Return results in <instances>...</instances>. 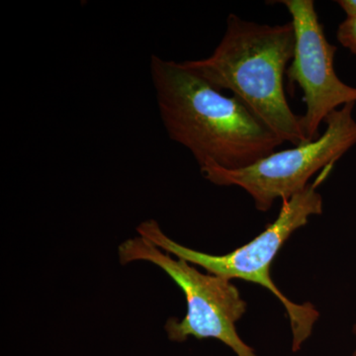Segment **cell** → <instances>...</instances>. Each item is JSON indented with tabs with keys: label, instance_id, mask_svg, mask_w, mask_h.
I'll return each mask as SVG.
<instances>
[{
	"label": "cell",
	"instance_id": "1",
	"mask_svg": "<svg viewBox=\"0 0 356 356\" xmlns=\"http://www.w3.org/2000/svg\"><path fill=\"white\" fill-rule=\"evenodd\" d=\"M151 76L168 137L200 168L241 170L284 144L236 96L222 95L181 63L154 55Z\"/></svg>",
	"mask_w": 356,
	"mask_h": 356
},
{
	"label": "cell",
	"instance_id": "2",
	"mask_svg": "<svg viewBox=\"0 0 356 356\" xmlns=\"http://www.w3.org/2000/svg\"><path fill=\"white\" fill-rule=\"evenodd\" d=\"M295 50L291 21L259 24L236 14L210 57L181 64L219 91H231L282 142L294 147L310 143L302 116L288 104L284 76Z\"/></svg>",
	"mask_w": 356,
	"mask_h": 356
},
{
	"label": "cell",
	"instance_id": "3",
	"mask_svg": "<svg viewBox=\"0 0 356 356\" xmlns=\"http://www.w3.org/2000/svg\"><path fill=\"white\" fill-rule=\"evenodd\" d=\"M332 168L322 170L315 182L282 201L275 221L247 245L224 255H214L180 245L161 231L158 222L147 220L137 228L139 236L177 259L203 267L208 273L226 280H243L266 288L287 312L292 330V350L297 353L310 337L320 313L311 303L296 304L287 298L271 280L270 266L288 238L296 229L306 226L309 218L323 213V197L317 187L327 177Z\"/></svg>",
	"mask_w": 356,
	"mask_h": 356
},
{
	"label": "cell",
	"instance_id": "4",
	"mask_svg": "<svg viewBox=\"0 0 356 356\" xmlns=\"http://www.w3.org/2000/svg\"><path fill=\"white\" fill-rule=\"evenodd\" d=\"M118 254L122 264L143 261L159 267L184 293L186 315L181 321L170 318L165 325L170 341L184 343L191 337L215 339L238 356H257L236 332V322L245 315L247 302L231 280L200 273L193 264L172 259L140 236L122 243Z\"/></svg>",
	"mask_w": 356,
	"mask_h": 356
},
{
	"label": "cell",
	"instance_id": "5",
	"mask_svg": "<svg viewBox=\"0 0 356 356\" xmlns=\"http://www.w3.org/2000/svg\"><path fill=\"white\" fill-rule=\"evenodd\" d=\"M355 103L344 105L325 119L327 129L318 139L274 152L254 165L228 170L219 166L201 168L205 179L218 186H236L254 199L255 208L267 212L277 199L291 198L310 184L315 173L332 168L356 145Z\"/></svg>",
	"mask_w": 356,
	"mask_h": 356
},
{
	"label": "cell",
	"instance_id": "6",
	"mask_svg": "<svg viewBox=\"0 0 356 356\" xmlns=\"http://www.w3.org/2000/svg\"><path fill=\"white\" fill-rule=\"evenodd\" d=\"M291 15L295 31L294 57L286 70L290 83L303 90L305 114L302 115L308 142L321 137L318 128L332 112L356 103V88L339 79L334 67L337 48L325 37L313 0H282Z\"/></svg>",
	"mask_w": 356,
	"mask_h": 356
},
{
	"label": "cell",
	"instance_id": "7",
	"mask_svg": "<svg viewBox=\"0 0 356 356\" xmlns=\"http://www.w3.org/2000/svg\"><path fill=\"white\" fill-rule=\"evenodd\" d=\"M337 39L341 46L356 55V18H346L339 24Z\"/></svg>",
	"mask_w": 356,
	"mask_h": 356
},
{
	"label": "cell",
	"instance_id": "8",
	"mask_svg": "<svg viewBox=\"0 0 356 356\" xmlns=\"http://www.w3.org/2000/svg\"><path fill=\"white\" fill-rule=\"evenodd\" d=\"M337 3L346 14V18H356V0H337Z\"/></svg>",
	"mask_w": 356,
	"mask_h": 356
},
{
	"label": "cell",
	"instance_id": "9",
	"mask_svg": "<svg viewBox=\"0 0 356 356\" xmlns=\"http://www.w3.org/2000/svg\"><path fill=\"white\" fill-rule=\"evenodd\" d=\"M353 334H355V336L356 337V323H355V325H353Z\"/></svg>",
	"mask_w": 356,
	"mask_h": 356
},
{
	"label": "cell",
	"instance_id": "10",
	"mask_svg": "<svg viewBox=\"0 0 356 356\" xmlns=\"http://www.w3.org/2000/svg\"><path fill=\"white\" fill-rule=\"evenodd\" d=\"M353 356H356V350H355V353H353Z\"/></svg>",
	"mask_w": 356,
	"mask_h": 356
}]
</instances>
